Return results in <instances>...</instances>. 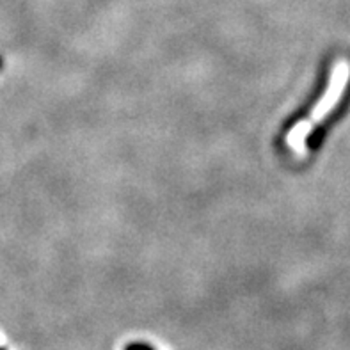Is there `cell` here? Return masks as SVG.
Segmentation results:
<instances>
[{
	"mask_svg": "<svg viewBox=\"0 0 350 350\" xmlns=\"http://www.w3.org/2000/svg\"><path fill=\"white\" fill-rule=\"evenodd\" d=\"M124 350H155L151 345H148V343L144 342H132L129 343V345L124 347Z\"/></svg>",
	"mask_w": 350,
	"mask_h": 350,
	"instance_id": "cell-1",
	"label": "cell"
},
{
	"mask_svg": "<svg viewBox=\"0 0 350 350\" xmlns=\"http://www.w3.org/2000/svg\"><path fill=\"white\" fill-rule=\"evenodd\" d=\"M2 66H4V61H2V57H0V70H2Z\"/></svg>",
	"mask_w": 350,
	"mask_h": 350,
	"instance_id": "cell-2",
	"label": "cell"
},
{
	"mask_svg": "<svg viewBox=\"0 0 350 350\" xmlns=\"http://www.w3.org/2000/svg\"><path fill=\"white\" fill-rule=\"evenodd\" d=\"M0 350H5V349H2V347H0Z\"/></svg>",
	"mask_w": 350,
	"mask_h": 350,
	"instance_id": "cell-3",
	"label": "cell"
}]
</instances>
